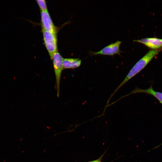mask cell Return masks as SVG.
Wrapping results in <instances>:
<instances>
[{
  "mask_svg": "<svg viewBox=\"0 0 162 162\" xmlns=\"http://www.w3.org/2000/svg\"><path fill=\"white\" fill-rule=\"evenodd\" d=\"M161 51L162 49L150 50L139 60L132 68L123 80L111 95L107 103L109 104L112 97L122 87L144 69L153 58Z\"/></svg>",
  "mask_w": 162,
  "mask_h": 162,
  "instance_id": "1",
  "label": "cell"
},
{
  "mask_svg": "<svg viewBox=\"0 0 162 162\" xmlns=\"http://www.w3.org/2000/svg\"><path fill=\"white\" fill-rule=\"evenodd\" d=\"M51 59L53 64L56 77L57 95L58 97L60 94V86L62 73L63 70V62L64 58L61 54L57 51L52 55Z\"/></svg>",
  "mask_w": 162,
  "mask_h": 162,
  "instance_id": "2",
  "label": "cell"
},
{
  "mask_svg": "<svg viewBox=\"0 0 162 162\" xmlns=\"http://www.w3.org/2000/svg\"><path fill=\"white\" fill-rule=\"evenodd\" d=\"M42 32L44 43L51 58L58 51L57 33L43 30Z\"/></svg>",
  "mask_w": 162,
  "mask_h": 162,
  "instance_id": "3",
  "label": "cell"
},
{
  "mask_svg": "<svg viewBox=\"0 0 162 162\" xmlns=\"http://www.w3.org/2000/svg\"><path fill=\"white\" fill-rule=\"evenodd\" d=\"M122 41H117L114 43L105 46L101 50L96 52H91V55L93 56L103 55L113 56L115 54L120 55V53L122 51L120 50V46Z\"/></svg>",
  "mask_w": 162,
  "mask_h": 162,
  "instance_id": "4",
  "label": "cell"
},
{
  "mask_svg": "<svg viewBox=\"0 0 162 162\" xmlns=\"http://www.w3.org/2000/svg\"><path fill=\"white\" fill-rule=\"evenodd\" d=\"M40 18L42 30L57 33L58 28L54 24L48 10L41 11Z\"/></svg>",
  "mask_w": 162,
  "mask_h": 162,
  "instance_id": "5",
  "label": "cell"
},
{
  "mask_svg": "<svg viewBox=\"0 0 162 162\" xmlns=\"http://www.w3.org/2000/svg\"><path fill=\"white\" fill-rule=\"evenodd\" d=\"M136 42L143 44L151 50H158L162 49V39L156 37L146 38L137 40Z\"/></svg>",
  "mask_w": 162,
  "mask_h": 162,
  "instance_id": "6",
  "label": "cell"
},
{
  "mask_svg": "<svg viewBox=\"0 0 162 162\" xmlns=\"http://www.w3.org/2000/svg\"><path fill=\"white\" fill-rule=\"evenodd\" d=\"M137 93H144L151 95L159 101L160 103L162 104V92L154 91L153 89L152 86L149 88L147 89H142L136 87L130 93L121 97L118 100V101L121 99L128 96L131 94Z\"/></svg>",
  "mask_w": 162,
  "mask_h": 162,
  "instance_id": "7",
  "label": "cell"
},
{
  "mask_svg": "<svg viewBox=\"0 0 162 162\" xmlns=\"http://www.w3.org/2000/svg\"><path fill=\"white\" fill-rule=\"evenodd\" d=\"M81 63V60L79 58H64L63 67L64 69H73L79 67Z\"/></svg>",
  "mask_w": 162,
  "mask_h": 162,
  "instance_id": "8",
  "label": "cell"
},
{
  "mask_svg": "<svg viewBox=\"0 0 162 162\" xmlns=\"http://www.w3.org/2000/svg\"><path fill=\"white\" fill-rule=\"evenodd\" d=\"M41 11L48 10L46 1L45 0H36Z\"/></svg>",
  "mask_w": 162,
  "mask_h": 162,
  "instance_id": "9",
  "label": "cell"
},
{
  "mask_svg": "<svg viewBox=\"0 0 162 162\" xmlns=\"http://www.w3.org/2000/svg\"><path fill=\"white\" fill-rule=\"evenodd\" d=\"M89 162H97L96 160H94L92 161H90Z\"/></svg>",
  "mask_w": 162,
  "mask_h": 162,
  "instance_id": "10",
  "label": "cell"
}]
</instances>
